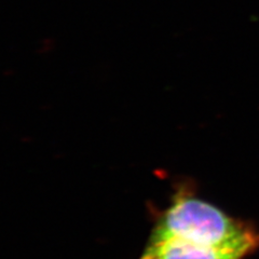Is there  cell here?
Returning <instances> with one entry per match:
<instances>
[{"label": "cell", "mask_w": 259, "mask_h": 259, "mask_svg": "<svg viewBox=\"0 0 259 259\" xmlns=\"http://www.w3.org/2000/svg\"><path fill=\"white\" fill-rule=\"evenodd\" d=\"M177 238L247 257L259 248V231L245 222L181 189L162 214L150 239Z\"/></svg>", "instance_id": "1"}, {"label": "cell", "mask_w": 259, "mask_h": 259, "mask_svg": "<svg viewBox=\"0 0 259 259\" xmlns=\"http://www.w3.org/2000/svg\"><path fill=\"white\" fill-rule=\"evenodd\" d=\"M140 259H244L177 238L150 239Z\"/></svg>", "instance_id": "2"}]
</instances>
